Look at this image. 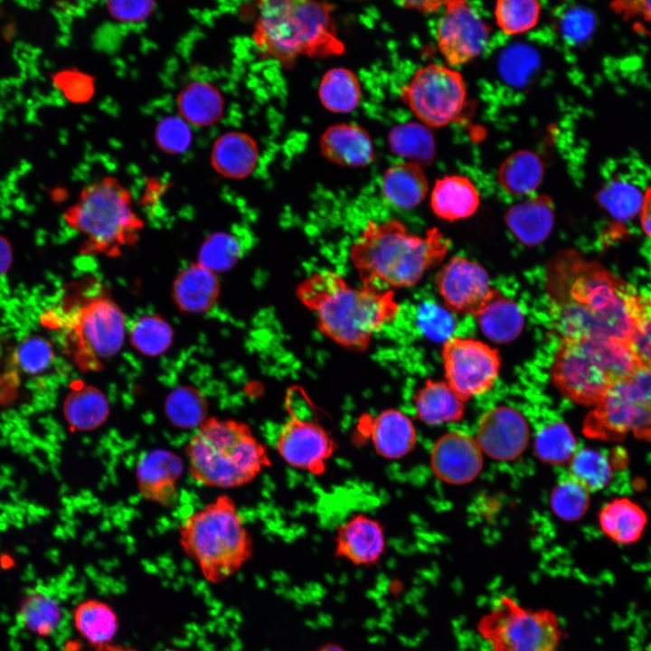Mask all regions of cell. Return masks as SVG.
I'll return each mask as SVG.
<instances>
[{
	"instance_id": "cell-1",
	"label": "cell",
	"mask_w": 651,
	"mask_h": 651,
	"mask_svg": "<svg viewBox=\"0 0 651 651\" xmlns=\"http://www.w3.org/2000/svg\"><path fill=\"white\" fill-rule=\"evenodd\" d=\"M551 324L561 338H612L630 343L637 291L574 250L558 252L546 270Z\"/></svg>"
},
{
	"instance_id": "cell-2",
	"label": "cell",
	"mask_w": 651,
	"mask_h": 651,
	"mask_svg": "<svg viewBox=\"0 0 651 651\" xmlns=\"http://www.w3.org/2000/svg\"><path fill=\"white\" fill-rule=\"evenodd\" d=\"M297 297L316 316L318 330L325 336L354 352L365 351L373 335L400 311L392 289L352 287L330 270L305 278L297 287Z\"/></svg>"
},
{
	"instance_id": "cell-3",
	"label": "cell",
	"mask_w": 651,
	"mask_h": 651,
	"mask_svg": "<svg viewBox=\"0 0 651 651\" xmlns=\"http://www.w3.org/2000/svg\"><path fill=\"white\" fill-rule=\"evenodd\" d=\"M449 245L436 227L419 236L398 220L370 221L352 245L350 259L363 285L390 290L417 284L444 259Z\"/></svg>"
},
{
	"instance_id": "cell-4",
	"label": "cell",
	"mask_w": 651,
	"mask_h": 651,
	"mask_svg": "<svg viewBox=\"0 0 651 651\" xmlns=\"http://www.w3.org/2000/svg\"><path fill=\"white\" fill-rule=\"evenodd\" d=\"M253 41L259 51L282 63L300 56L326 58L344 51L333 18L334 6L307 0L259 3Z\"/></svg>"
},
{
	"instance_id": "cell-5",
	"label": "cell",
	"mask_w": 651,
	"mask_h": 651,
	"mask_svg": "<svg viewBox=\"0 0 651 651\" xmlns=\"http://www.w3.org/2000/svg\"><path fill=\"white\" fill-rule=\"evenodd\" d=\"M190 474L202 486L233 488L251 482L271 460L242 421L207 418L186 447Z\"/></svg>"
},
{
	"instance_id": "cell-6",
	"label": "cell",
	"mask_w": 651,
	"mask_h": 651,
	"mask_svg": "<svg viewBox=\"0 0 651 651\" xmlns=\"http://www.w3.org/2000/svg\"><path fill=\"white\" fill-rule=\"evenodd\" d=\"M640 364L630 343L612 338H561L552 358L550 377L563 397L593 407L614 383Z\"/></svg>"
},
{
	"instance_id": "cell-7",
	"label": "cell",
	"mask_w": 651,
	"mask_h": 651,
	"mask_svg": "<svg viewBox=\"0 0 651 651\" xmlns=\"http://www.w3.org/2000/svg\"><path fill=\"white\" fill-rule=\"evenodd\" d=\"M179 542L203 577L213 584L235 575L253 552L251 536L227 495L188 515L179 527Z\"/></svg>"
},
{
	"instance_id": "cell-8",
	"label": "cell",
	"mask_w": 651,
	"mask_h": 651,
	"mask_svg": "<svg viewBox=\"0 0 651 651\" xmlns=\"http://www.w3.org/2000/svg\"><path fill=\"white\" fill-rule=\"evenodd\" d=\"M64 219L84 236L81 253L112 257L134 244L144 226L132 207L130 192L111 176L87 185Z\"/></svg>"
},
{
	"instance_id": "cell-9",
	"label": "cell",
	"mask_w": 651,
	"mask_h": 651,
	"mask_svg": "<svg viewBox=\"0 0 651 651\" xmlns=\"http://www.w3.org/2000/svg\"><path fill=\"white\" fill-rule=\"evenodd\" d=\"M476 631L490 651H561L563 637L555 613L505 594L479 618Z\"/></svg>"
},
{
	"instance_id": "cell-10",
	"label": "cell",
	"mask_w": 651,
	"mask_h": 651,
	"mask_svg": "<svg viewBox=\"0 0 651 651\" xmlns=\"http://www.w3.org/2000/svg\"><path fill=\"white\" fill-rule=\"evenodd\" d=\"M583 432L602 439L633 434L651 440V370L640 364L614 383L586 417Z\"/></svg>"
},
{
	"instance_id": "cell-11",
	"label": "cell",
	"mask_w": 651,
	"mask_h": 651,
	"mask_svg": "<svg viewBox=\"0 0 651 651\" xmlns=\"http://www.w3.org/2000/svg\"><path fill=\"white\" fill-rule=\"evenodd\" d=\"M73 360L82 372L100 370L117 354L125 339V316L108 297H96L80 306L68 322Z\"/></svg>"
},
{
	"instance_id": "cell-12",
	"label": "cell",
	"mask_w": 651,
	"mask_h": 651,
	"mask_svg": "<svg viewBox=\"0 0 651 651\" xmlns=\"http://www.w3.org/2000/svg\"><path fill=\"white\" fill-rule=\"evenodd\" d=\"M400 97L419 121L429 127H441L462 112L467 86L462 75L451 67L429 63L418 69L401 88Z\"/></svg>"
},
{
	"instance_id": "cell-13",
	"label": "cell",
	"mask_w": 651,
	"mask_h": 651,
	"mask_svg": "<svg viewBox=\"0 0 651 651\" xmlns=\"http://www.w3.org/2000/svg\"><path fill=\"white\" fill-rule=\"evenodd\" d=\"M441 356L446 382L464 402L494 387L502 363L496 349L468 337L448 338L443 343Z\"/></svg>"
},
{
	"instance_id": "cell-14",
	"label": "cell",
	"mask_w": 651,
	"mask_h": 651,
	"mask_svg": "<svg viewBox=\"0 0 651 651\" xmlns=\"http://www.w3.org/2000/svg\"><path fill=\"white\" fill-rule=\"evenodd\" d=\"M285 407L288 418L276 439L278 453L292 467L322 476L337 448L334 438L313 410L300 414L288 395L285 398Z\"/></svg>"
},
{
	"instance_id": "cell-15",
	"label": "cell",
	"mask_w": 651,
	"mask_h": 651,
	"mask_svg": "<svg viewBox=\"0 0 651 651\" xmlns=\"http://www.w3.org/2000/svg\"><path fill=\"white\" fill-rule=\"evenodd\" d=\"M490 28L465 1L445 2L436 26L438 48L451 66L468 62L486 47Z\"/></svg>"
},
{
	"instance_id": "cell-16",
	"label": "cell",
	"mask_w": 651,
	"mask_h": 651,
	"mask_svg": "<svg viewBox=\"0 0 651 651\" xmlns=\"http://www.w3.org/2000/svg\"><path fill=\"white\" fill-rule=\"evenodd\" d=\"M434 282L448 309L474 317L495 289L483 266L460 256L452 257L443 265Z\"/></svg>"
},
{
	"instance_id": "cell-17",
	"label": "cell",
	"mask_w": 651,
	"mask_h": 651,
	"mask_svg": "<svg viewBox=\"0 0 651 651\" xmlns=\"http://www.w3.org/2000/svg\"><path fill=\"white\" fill-rule=\"evenodd\" d=\"M530 427L516 409L495 406L480 417L476 440L483 453L499 461H512L526 449Z\"/></svg>"
},
{
	"instance_id": "cell-18",
	"label": "cell",
	"mask_w": 651,
	"mask_h": 651,
	"mask_svg": "<svg viewBox=\"0 0 651 651\" xmlns=\"http://www.w3.org/2000/svg\"><path fill=\"white\" fill-rule=\"evenodd\" d=\"M483 452L476 439L463 431L441 436L430 451V467L439 480L450 485L473 481L483 468Z\"/></svg>"
},
{
	"instance_id": "cell-19",
	"label": "cell",
	"mask_w": 651,
	"mask_h": 651,
	"mask_svg": "<svg viewBox=\"0 0 651 651\" xmlns=\"http://www.w3.org/2000/svg\"><path fill=\"white\" fill-rule=\"evenodd\" d=\"M334 540L335 556L356 566L376 564L386 547L382 525L363 513L353 515L340 524Z\"/></svg>"
},
{
	"instance_id": "cell-20",
	"label": "cell",
	"mask_w": 651,
	"mask_h": 651,
	"mask_svg": "<svg viewBox=\"0 0 651 651\" xmlns=\"http://www.w3.org/2000/svg\"><path fill=\"white\" fill-rule=\"evenodd\" d=\"M183 470L182 458L170 450L155 448L145 452L136 470L139 493L145 499L163 506L174 505Z\"/></svg>"
},
{
	"instance_id": "cell-21",
	"label": "cell",
	"mask_w": 651,
	"mask_h": 651,
	"mask_svg": "<svg viewBox=\"0 0 651 651\" xmlns=\"http://www.w3.org/2000/svg\"><path fill=\"white\" fill-rule=\"evenodd\" d=\"M360 427L369 434L376 453L399 459L415 448L417 433L410 418L397 409H386L375 417H363Z\"/></svg>"
},
{
	"instance_id": "cell-22",
	"label": "cell",
	"mask_w": 651,
	"mask_h": 651,
	"mask_svg": "<svg viewBox=\"0 0 651 651\" xmlns=\"http://www.w3.org/2000/svg\"><path fill=\"white\" fill-rule=\"evenodd\" d=\"M322 155L342 166L362 167L375 159V150L369 133L353 123H338L328 127L319 138Z\"/></svg>"
},
{
	"instance_id": "cell-23",
	"label": "cell",
	"mask_w": 651,
	"mask_h": 651,
	"mask_svg": "<svg viewBox=\"0 0 651 651\" xmlns=\"http://www.w3.org/2000/svg\"><path fill=\"white\" fill-rule=\"evenodd\" d=\"M505 221L522 244L537 246L548 238L552 230L553 202L545 194L529 197L512 205L505 213Z\"/></svg>"
},
{
	"instance_id": "cell-24",
	"label": "cell",
	"mask_w": 651,
	"mask_h": 651,
	"mask_svg": "<svg viewBox=\"0 0 651 651\" xmlns=\"http://www.w3.org/2000/svg\"><path fill=\"white\" fill-rule=\"evenodd\" d=\"M259 161L258 144L242 131H228L214 141L211 150V165L221 175L230 179L249 176Z\"/></svg>"
},
{
	"instance_id": "cell-25",
	"label": "cell",
	"mask_w": 651,
	"mask_h": 651,
	"mask_svg": "<svg viewBox=\"0 0 651 651\" xmlns=\"http://www.w3.org/2000/svg\"><path fill=\"white\" fill-rule=\"evenodd\" d=\"M219 294L220 281L216 273L198 262L184 269L174 280L173 298L183 312H206L214 306Z\"/></svg>"
},
{
	"instance_id": "cell-26",
	"label": "cell",
	"mask_w": 651,
	"mask_h": 651,
	"mask_svg": "<svg viewBox=\"0 0 651 651\" xmlns=\"http://www.w3.org/2000/svg\"><path fill=\"white\" fill-rule=\"evenodd\" d=\"M480 203L479 192L473 182L462 175H445L436 181L430 206L440 219L457 221L473 215Z\"/></svg>"
},
{
	"instance_id": "cell-27",
	"label": "cell",
	"mask_w": 651,
	"mask_h": 651,
	"mask_svg": "<svg viewBox=\"0 0 651 651\" xmlns=\"http://www.w3.org/2000/svg\"><path fill=\"white\" fill-rule=\"evenodd\" d=\"M381 189L385 200L392 206L409 210L425 198L429 184L422 166L410 163H397L384 172Z\"/></svg>"
},
{
	"instance_id": "cell-28",
	"label": "cell",
	"mask_w": 651,
	"mask_h": 651,
	"mask_svg": "<svg viewBox=\"0 0 651 651\" xmlns=\"http://www.w3.org/2000/svg\"><path fill=\"white\" fill-rule=\"evenodd\" d=\"M647 520L645 510L627 497L612 499L599 514L602 533L620 545L637 542L646 529Z\"/></svg>"
},
{
	"instance_id": "cell-29",
	"label": "cell",
	"mask_w": 651,
	"mask_h": 651,
	"mask_svg": "<svg viewBox=\"0 0 651 651\" xmlns=\"http://www.w3.org/2000/svg\"><path fill=\"white\" fill-rule=\"evenodd\" d=\"M476 318L483 334L497 344L514 341L524 326L521 307L497 288Z\"/></svg>"
},
{
	"instance_id": "cell-30",
	"label": "cell",
	"mask_w": 651,
	"mask_h": 651,
	"mask_svg": "<svg viewBox=\"0 0 651 651\" xmlns=\"http://www.w3.org/2000/svg\"><path fill=\"white\" fill-rule=\"evenodd\" d=\"M63 414L72 430H92L107 420L109 402L97 387L78 382L66 395Z\"/></svg>"
},
{
	"instance_id": "cell-31",
	"label": "cell",
	"mask_w": 651,
	"mask_h": 651,
	"mask_svg": "<svg viewBox=\"0 0 651 651\" xmlns=\"http://www.w3.org/2000/svg\"><path fill=\"white\" fill-rule=\"evenodd\" d=\"M176 105L179 116L190 126L209 127L220 120L224 110V99L214 85L195 80L185 85L178 93Z\"/></svg>"
},
{
	"instance_id": "cell-32",
	"label": "cell",
	"mask_w": 651,
	"mask_h": 651,
	"mask_svg": "<svg viewBox=\"0 0 651 651\" xmlns=\"http://www.w3.org/2000/svg\"><path fill=\"white\" fill-rule=\"evenodd\" d=\"M413 403L417 417L429 425L459 421L465 414V402L446 382L427 380Z\"/></svg>"
},
{
	"instance_id": "cell-33",
	"label": "cell",
	"mask_w": 651,
	"mask_h": 651,
	"mask_svg": "<svg viewBox=\"0 0 651 651\" xmlns=\"http://www.w3.org/2000/svg\"><path fill=\"white\" fill-rule=\"evenodd\" d=\"M73 624L80 636L97 650L111 644L118 629L115 610L97 599H85L76 606Z\"/></svg>"
},
{
	"instance_id": "cell-34",
	"label": "cell",
	"mask_w": 651,
	"mask_h": 651,
	"mask_svg": "<svg viewBox=\"0 0 651 651\" xmlns=\"http://www.w3.org/2000/svg\"><path fill=\"white\" fill-rule=\"evenodd\" d=\"M544 166L541 157L530 150H519L509 155L500 165L498 183L508 193L515 196L534 192L541 184Z\"/></svg>"
},
{
	"instance_id": "cell-35",
	"label": "cell",
	"mask_w": 651,
	"mask_h": 651,
	"mask_svg": "<svg viewBox=\"0 0 651 651\" xmlns=\"http://www.w3.org/2000/svg\"><path fill=\"white\" fill-rule=\"evenodd\" d=\"M388 145L392 153L420 166L429 165L435 157L434 136L429 127L420 122L393 127L388 135Z\"/></svg>"
},
{
	"instance_id": "cell-36",
	"label": "cell",
	"mask_w": 651,
	"mask_h": 651,
	"mask_svg": "<svg viewBox=\"0 0 651 651\" xmlns=\"http://www.w3.org/2000/svg\"><path fill=\"white\" fill-rule=\"evenodd\" d=\"M362 90L356 74L344 67L330 69L321 78L318 98L322 105L335 113H349L361 100Z\"/></svg>"
},
{
	"instance_id": "cell-37",
	"label": "cell",
	"mask_w": 651,
	"mask_h": 651,
	"mask_svg": "<svg viewBox=\"0 0 651 651\" xmlns=\"http://www.w3.org/2000/svg\"><path fill=\"white\" fill-rule=\"evenodd\" d=\"M208 403L193 386H180L166 397L165 411L169 421L181 429L198 428L207 418Z\"/></svg>"
},
{
	"instance_id": "cell-38",
	"label": "cell",
	"mask_w": 651,
	"mask_h": 651,
	"mask_svg": "<svg viewBox=\"0 0 651 651\" xmlns=\"http://www.w3.org/2000/svg\"><path fill=\"white\" fill-rule=\"evenodd\" d=\"M576 451L575 436L563 421L543 426L535 436V456L543 463L556 466L569 463Z\"/></svg>"
},
{
	"instance_id": "cell-39",
	"label": "cell",
	"mask_w": 651,
	"mask_h": 651,
	"mask_svg": "<svg viewBox=\"0 0 651 651\" xmlns=\"http://www.w3.org/2000/svg\"><path fill=\"white\" fill-rule=\"evenodd\" d=\"M18 617L24 627L37 636L48 637L60 624L61 609L52 596L34 591L22 601Z\"/></svg>"
},
{
	"instance_id": "cell-40",
	"label": "cell",
	"mask_w": 651,
	"mask_h": 651,
	"mask_svg": "<svg viewBox=\"0 0 651 651\" xmlns=\"http://www.w3.org/2000/svg\"><path fill=\"white\" fill-rule=\"evenodd\" d=\"M569 475L590 493L603 489L612 477L608 456L594 448H583L569 461Z\"/></svg>"
},
{
	"instance_id": "cell-41",
	"label": "cell",
	"mask_w": 651,
	"mask_h": 651,
	"mask_svg": "<svg viewBox=\"0 0 651 651\" xmlns=\"http://www.w3.org/2000/svg\"><path fill=\"white\" fill-rule=\"evenodd\" d=\"M171 325L158 315H146L137 319L131 326L129 340L140 354L148 356L163 354L173 342Z\"/></svg>"
},
{
	"instance_id": "cell-42",
	"label": "cell",
	"mask_w": 651,
	"mask_h": 651,
	"mask_svg": "<svg viewBox=\"0 0 651 651\" xmlns=\"http://www.w3.org/2000/svg\"><path fill=\"white\" fill-rule=\"evenodd\" d=\"M541 5L534 0H499L495 5L496 24L507 35L523 33L533 28Z\"/></svg>"
},
{
	"instance_id": "cell-43",
	"label": "cell",
	"mask_w": 651,
	"mask_h": 651,
	"mask_svg": "<svg viewBox=\"0 0 651 651\" xmlns=\"http://www.w3.org/2000/svg\"><path fill=\"white\" fill-rule=\"evenodd\" d=\"M644 193L622 180H613L598 194L599 204L614 218L627 221L640 213Z\"/></svg>"
},
{
	"instance_id": "cell-44",
	"label": "cell",
	"mask_w": 651,
	"mask_h": 651,
	"mask_svg": "<svg viewBox=\"0 0 651 651\" xmlns=\"http://www.w3.org/2000/svg\"><path fill=\"white\" fill-rule=\"evenodd\" d=\"M241 254L238 240L231 234L218 231L203 242L198 263L213 272L225 271L235 265Z\"/></svg>"
},
{
	"instance_id": "cell-45",
	"label": "cell",
	"mask_w": 651,
	"mask_h": 651,
	"mask_svg": "<svg viewBox=\"0 0 651 651\" xmlns=\"http://www.w3.org/2000/svg\"><path fill=\"white\" fill-rule=\"evenodd\" d=\"M590 492L570 476L559 482L550 495V505L560 519L574 522L588 510Z\"/></svg>"
},
{
	"instance_id": "cell-46",
	"label": "cell",
	"mask_w": 651,
	"mask_h": 651,
	"mask_svg": "<svg viewBox=\"0 0 651 651\" xmlns=\"http://www.w3.org/2000/svg\"><path fill=\"white\" fill-rule=\"evenodd\" d=\"M54 358L51 343L39 335L24 338L13 354V363L23 373L35 375L47 369Z\"/></svg>"
},
{
	"instance_id": "cell-47",
	"label": "cell",
	"mask_w": 651,
	"mask_h": 651,
	"mask_svg": "<svg viewBox=\"0 0 651 651\" xmlns=\"http://www.w3.org/2000/svg\"><path fill=\"white\" fill-rule=\"evenodd\" d=\"M191 126L178 116H166L156 125L155 140L157 146L168 154H182L192 143Z\"/></svg>"
},
{
	"instance_id": "cell-48",
	"label": "cell",
	"mask_w": 651,
	"mask_h": 651,
	"mask_svg": "<svg viewBox=\"0 0 651 651\" xmlns=\"http://www.w3.org/2000/svg\"><path fill=\"white\" fill-rule=\"evenodd\" d=\"M635 323L630 344L639 363L651 370V297L637 294Z\"/></svg>"
},
{
	"instance_id": "cell-49",
	"label": "cell",
	"mask_w": 651,
	"mask_h": 651,
	"mask_svg": "<svg viewBox=\"0 0 651 651\" xmlns=\"http://www.w3.org/2000/svg\"><path fill=\"white\" fill-rule=\"evenodd\" d=\"M418 325L421 332L433 341H447L451 337L455 321L450 313L435 303H424L418 311Z\"/></svg>"
},
{
	"instance_id": "cell-50",
	"label": "cell",
	"mask_w": 651,
	"mask_h": 651,
	"mask_svg": "<svg viewBox=\"0 0 651 651\" xmlns=\"http://www.w3.org/2000/svg\"><path fill=\"white\" fill-rule=\"evenodd\" d=\"M536 52L526 45L509 48L501 57L500 71L512 84H522L537 64Z\"/></svg>"
},
{
	"instance_id": "cell-51",
	"label": "cell",
	"mask_w": 651,
	"mask_h": 651,
	"mask_svg": "<svg viewBox=\"0 0 651 651\" xmlns=\"http://www.w3.org/2000/svg\"><path fill=\"white\" fill-rule=\"evenodd\" d=\"M595 24L593 14L582 7H572L561 17L560 27L562 36L571 43L586 41Z\"/></svg>"
},
{
	"instance_id": "cell-52",
	"label": "cell",
	"mask_w": 651,
	"mask_h": 651,
	"mask_svg": "<svg viewBox=\"0 0 651 651\" xmlns=\"http://www.w3.org/2000/svg\"><path fill=\"white\" fill-rule=\"evenodd\" d=\"M109 15L124 24H137L147 19L155 9L153 1H109L106 4Z\"/></svg>"
},
{
	"instance_id": "cell-53",
	"label": "cell",
	"mask_w": 651,
	"mask_h": 651,
	"mask_svg": "<svg viewBox=\"0 0 651 651\" xmlns=\"http://www.w3.org/2000/svg\"><path fill=\"white\" fill-rule=\"evenodd\" d=\"M618 4H620L621 6L615 5L616 9H620L630 14H641L645 19L651 21V1H633Z\"/></svg>"
},
{
	"instance_id": "cell-54",
	"label": "cell",
	"mask_w": 651,
	"mask_h": 651,
	"mask_svg": "<svg viewBox=\"0 0 651 651\" xmlns=\"http://www.w3.org/2000/svg\"><path fill=\"white\" fill-rule=\"evenodd\" d=\"M640 222L644 232L651 238V187L647 188L644 193L640 210Z\"/></svg>"
},
{
	"instance_id": "cell-55",
	"label": "cell",
	"mask_w": 651,
	"mask_h": 651,
	"mask_svg": "<svg viewBox=\"0 0 651 651\" xmlns=\"http://www.w3.org/2000/svg\"><path fill=\"white\" fill-rule=\"evenodd\" d=\"M13 262V249L9 241L0 234V277L5 275Z\"/></svg>"
},
{
	"instance_id": "cell-56",
	"label": "cell",
	"mask_w": 651,
	"mask_h": 651,
	"mask_svg": "<svg viewBox=\"0 0 651 651\" xmlns=\"http://www.w3.org/2000/svg\"><path fill=\"white\" fill-rule=\"evenodd\" d=\"M404 7L416 9L423 13H431L437 11L445 2L438 1H408L401 3Z\"/></svg>"
},
{
	"instance_id": "cell-57",
	"label": "cell",
	"mask_w": 651,
	"mask_h": 651,
	"mask_svg": "<svg viewBox=\"0 0 651 651\" xmlns=\"http://www.w3.org/2000/svg\"><path fill=\"white\" fill-rule=\"evenodd\" d=\"M98 651H138V650L134 649L132 647L121 646V645L109 644L102 648L98 649Z\"/></svg>"
},
{
	"instance_id": "cell-58",
	"label": "cell",
	"mask_w": 651,
	"mask_h": 651,
	"mask_svg": "<svg viewBox=\"0 0 651 651\" xmlns=\"http://www.w3.org/2000/svg\"><path fill=\"white\" fill-rule=\"evenodd\" d=\"M316 651H345L341 646L334 643L323 645Z\"/></svg>"
},
{
	"instance_id": "cell-59",
	"label": "cell",
	"mask_w": 651,
	"mask_h": 651,
	"mask_svg": "<svg viewBox=\"0 0 651 651\" xmlns=\"http://www.w3.org/2000/svg\"><path fill=\"white\" fill-rule=\"evenodd\" d=\"M165 651H184V650L176 649V648H172V649H166V650H165Z\"/></svg>"
},
{
	"instance_id": "cell-60",
	"label": "cell",
	"mask_w": 651,
	"mask_h": 651,
	"mask_svg": "<svg viewBox=\"0 0 651 651\" xmlns=\"http://www.w3.org/2000/svg\"><path fill=\"white\" fill-rule=\"evenodd\" d=\"M645 651H651V645H649Z\"/></svg>"
}]
</instances>
